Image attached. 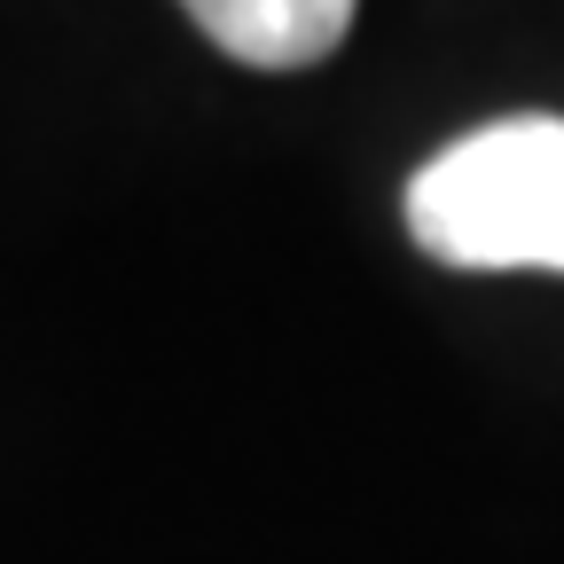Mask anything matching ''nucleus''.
Wrapping results in <instances>:
<instances>
[{"instance_id": "obj_2", "label": "nucleus", "mask_w": 564, "mask_h": 564, "mask_svg": "<svg viewBox=\"0 0 564 564\" xmlns=\"http://www.w3.org/2000/svg\"><path fill=\"white\" fill-rule=\"evenodd\" d=\"M181 9L204 24L212 47L251 70H306L352 32L361 0H181Z\"/></svg>"}, {"instance_id": "obj_1", "label": "nucleus", "mask_w": 564, "mask_h": 564, "mask_svg": "<svg viewBox=\"0 0 564 564\" xmlns=\"http://www.w3.org/2000/svg\"><path fill=\"white\" fill-rule=\"evenodd\" d=\"M408 236L470 274H564V118H494L408 181Z\"/></svg>"}]
</instances>
